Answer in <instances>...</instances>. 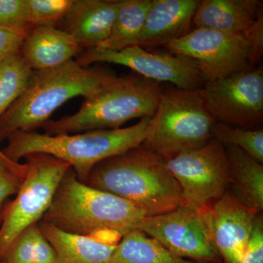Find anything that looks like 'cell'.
Listing matches in <instances>:
<instances>
[{"label":"cell","mask_w":263,"mask_h":263,"mask_svg":"<svg viewBox=\"0 0 263 263\" xmlns=\"http://www.w3.org/2000/svg\"><path fill=\"white\" fill-rule=\"evenodd\" d=\"M84 183L130 202L146 216L181 205L179 183L164 160L142 145L99 162Z\"/></svg>","instance_id":"cell-1"},{"label":"cell","mask_w":263,"mask_h":263,"mask_svg":"<svg viewBox=\"0 0 263 263\" xmlns=\"http://www.w3.org/2000/svg\"><path fill=\"white\" fill-rule=\"evenodd\" d=\"M117 76L71 60L48 70L33 71L28 87L0 118V143L17 131L34 132L70 99L94 95Z\"/></svg>","instance_id":"cell-2"},{"label":"cell","mask_w":263,"mask_h":263,"mask_svg":"<svg viewBox=\"0 0 263 263\" xmlns=\"http://www.w3.org/2000/svg\"><path fill=\"white\" fill-rule=\"evenodd\" d=\"M151 118H142L130 127L72 135L17 131L8 137V145L2 152L14 162L33 153L53 156L70 164L78 179L85 183L99 162L141 146L146 139Z\"/></svg>","instance_id":"cell-3"},{"label":"cell","mask_w":263,"mask_h":263,"mask_svg":"<svg viewBox=\"0 0 263 263\" xmlns=\"http://www.w3.org/2000/svg\"><path fill=\"white\" fill-rule=\"evenodd\" d=\"M146 216L130 202L83 183L70 167L42 221L71 234L91 235L108 230L124 235L137 230Z\"/></svg>","instance_id":"cell-4"},{"label":"cell","mask_w":263,"mask_h":263,"mask_svg":"<svg viewBox=\"0 0 263 263\" xmlns=\"http://www.w3.org/2000/svg\"><path fill=\"white\" fill-rule=\"evenodd\" d=\"M162 90L157 81L139 75L116 77L84 98L77 113L48 120L42 128L48 136L119 129L132 119L153 117Z\"/></svg>","instance_id":"cell-5"},{"label":"cell","mask_w":263,"mask_h":263,"mask_svg":"<svg viewBox=\"0 0 263 263\" xmlns=\"http://www.w3.org/2000/svg\"><path fill=\"white\" fill-rule=\"evenodd\" d=\"M216 122L208 108L202 88L162 90L142 146L164 160H168L212 140Z\"/></svg>","instance_id":"cell-6"},{"label":"cell","mask_w":263,"mask_h":263,"mask_svg":"<svg viewBox=\"0 0 263 263\" xmlns=\"http://www.w3.org/2000/svg\"><path fill=\"white\" fill-rule=\"evenodd\" d=\"M164 48L195 62L205 83L224 79L255 68L263 53V19L241 34L193 29Z\"/></svg>","instance_id":"cell-7"},{"label":"cell","mask_w":263,"mask_h":263,"mask_svg":"<svg viewBox=\"0 0 263 263\" xmlns=\"http://www.w3.org/2000/svg\"><path fill=\"white\" fill-rule=\"evenodd\" d=\"M24 158L27 176L13 201L5 206L0 226V259L22 232L42 220L60 181L72 167L47 154L33 153Z\"/></svg>","instance_id":"cell-8"},{"label":"cell","mask_w":263,"mask_h":263,"mask_svg":"<svg viewBox=\"0 0 263 263\" xmlns=\"http://www.w3.org/2000/svg\"><path fill=\"white\" fill-rule=\"evenodd\" d=\"M164 162L179 183L181 207L194 211L211 209L228 191L229 161L224 145L214 138Z\"/></svg>","instance_id":"cell-9"},{"label":"cell","mask_w":263,"mask_h":263,"mask_svg":"<svg viewBox=\"0 0 263 263\" xmlns=\"http://www.w3.org/2000/svg\"><path fill=\"white\" fill-rule=\"evenodd\" d=\"M211 209L194 211L179 207L160 215L146 216L137 230L181 258L199 263H223L214 243Z\"/></svg>","instance_id":"cell-10"},{"label":"cell","mask_w":263,"mask_h":263,"mask_svg":"<svg viewBox=\"0 0 263 263\" xmlns=\"http://www.w3.org/2000/svg\"><path fill=\"white\" fill-rule=\"evenodd\" d=\"M202 90L216 122L254 130L262 129V67L208 81Z\"/></svg>","instance_id":"cell-11"},{"label":"cell","mask_w":263,"mask_h":263,"mask_svg":"<svg viewBox=\"0 0 263 263\" xmlns=\"http://www.w3.org/2000/svg\"><path fill=\"white\" fill-rule=\"evenodd\" d=\"M76 61L81 66L107 62L129 67L138 75L157 82H168L181 89H200L205 79L195 62L171 53H152L139 46L120 50H82Z\"/></svg>","instance_id":"cell-12"},{"label":"cell","mask_w":263,"mask_h":263,"mask_svg":"<svg viewBox=\"0 0 263 263\" xmlns=\"http://www.w3.org/2000/svg\"><path fill=\"white\" fill-rule=\"evenodd\" d=\"M211 210L214 243L223 263H240L258 214L228 191Z\"/></svg>","instance_id":"cell-13"},{"label":"cell","mask_w":263,"mask_h":263,"mask_svg":"<svg viewBox=\"0 0 263 263\" xmlns=\"http://www.w3.org/2000/svg\"><path fill=\"white\" fill-rule=\"evenodd\" d=\"M198 3V0H152L133 46H165L186 35L192 30Z\"/></svg>","instance_id":"cell-14"},{"label":"cell","mask_w":263,"mask_h":263,"mask_svg":"<svg viewBox=\"0 0 263 263\" xmlns=\"http://www.w3.org/2000/svg\"><path fill=\"white\" fill-rule=\"evenodd\" d=\"M118 1L73 0L62 19V30L70 34L81 49L98 47L111 32Z\"/></svg>","instance_id":"cell-15"},{"label":"cell","mask_w":263,"mask_h":263,"mask_svg":"<svg viewBox=\"0 0 263 263\" xmlns=\"http://www.w3.org/2000/svg\"><path fill=\"white\" fill-rule=\"evenodd\" d=\"M259 0H202L193 20L194 29H206L241 34L254 28L263 19Z\"/></svg>","instance_id":"cell-16"},{"label":"cell","mask_w":263,"mask_h":263,"mask_svg":"<svg viewBox=\"0 0 263 263\" xmlns=\"http://www.w3.org/2000/svg\"><path fill=\"white\" fill-rule=\"evenodd\" d=\"M82 51L68 33L53 26L32 27L22 45L24 60L32 70L54 68L73 60Z\"/></svg>","instance_id":"cell-17"},{"label":"cell","mask_w":263,"mask_h":263,"mask_svg":"<svg viewBox=\"0 0 263 263\" xmlns=\"http://www.w3.org/2000/svg\"><path fill=\"white\" fill-rule=\"evenodd\" d=\"M38 226L54 249L57 263H111L117 245L101 243L89 235L65 233L42 220Z\"/></svg>","instance_id":"cell-18"},{"label":"cell","mask_w":263,"mask_h":263,"mask_svg":"<svg viewBox=\"0 0 263 263\" xmlns=\"http://www.w3.org/2000/svg\"><path fill=\"white\" fill-rule=\"evenodd\" d=\"M229 161L230 183L240 200L257 214L263 210V165L245 151L224 145Z\"/></svg>","instance_id":"cell-19"},{"label":"cell","mask_w":263,"mask_h":263,"mask_svg":"<svg viewBox=\"0 0 263 263\" xmlns=\"http://www.w3.org/2000/svg\"><path fill=\"white\" fill-rule=\"evenodd\" d=\"M111 263H199L181 258L139 230L128 232L114 249Z\"/></svg>","instance_id":"cell-20"},{"label":"cell","mask_w":263,"mask_h":263,"mask_svg":"<svg viewBox=\"0 0 263 263\" xmlns=\"http://www.w3.org/2000/svg\"><path fill=\"white\" fill-rule=\"evenodd\" d=\"M152 0H120L110 35L97 48L120 50L134 45L139 36Z\"/></svg>","instance_id":"cell-21"},{"label":"cell","mask_w":263,"mask_h":263,"mask_svg":"<svg viewBox=\"0 0 263 263\" xmlns=\"http://www.w3.org/2000/svg\"><path fill=\"white\" fill-rule=\"evenodd\" d=\"M0 263H57V257L37 223L24 230L15 238Z\"/></svg>","instance_id":"cell-22"},{"label":"cell","mask_w":263,"mask_h":263,"mask_svg":"<svg viewBox=\"0 0 263 263\" xmlns=\"http://www.w3.org/2000/svg\"><path fill=\"white\" fill-rule=\"evenodd\" d=\"M33 71L21 52L0 62V118L25 92Z\"/></svg>","instance_id":"cell-23"},{"label":"cell","mask_w":263,"mask_h":263,"mask_svg":"<svg viewBox=\"0 0 263 263\" xmlns=\"http://www.w3.org/2000/svg\"><path fill=\"white\" fill-rule=\"evenodd\" d=\"M213 138L223 145H233L263 163V129H248L216 122Z\"/></svg>","instance_id":"cell-24"},{"label":"cell","mask_w":263,"mask_h":263,"mask_svg":"<svg viewBox=\"0 0 263 263\" xmlns=\"http://www.w3.org/2000/svg\"><path fill=\"white\" fill-rule=\"evenodd\" d=\"M31 27H56L70 9L73 0H26Z\"/></svg>","instance_id":"cell-25"},{"label":"cell","mask_w":263,"mask_h":263,"mask_svg":"<svg viewBox=\"0 0 263 263\" xmlns=\"http://www.w3.org/2000/svg\"><path fill=\"white\" fill-rule=\"evenodd\" d=\"M27 165L25 163L10 160L6 156L0 157V226L7 199L16 195L27 176Z\"/></svg>","instance_id":"cell-26"},{"label":"cell","mask_w":263,"mask_h":263,"mask_svg":"<svg viewBox=\"0 0 263 263\" xmlns=\"http://www.w3.org/2000/svg\"><path fill=\"white\" fill-rule=\"evenodd\" d=\"M0 27L27 35L32 27L26 0H0Z\"/></svg>","instance_id":"cell-27"},{"label":"cell","mask_w":263,"mask_h":263,"mask_svg":"<svg viewBox=\"0 0 263 263\" xmlns=\"http://www.w3.org/2000/svg\"><path fill=\"white\" fill-rule=\"evenodd\" d=\"M240 263H263V216L257 214Z\"/></svg>","instance_id":"cell-28"},{"label":"cell","mask_w":263,"mask_h":263,"mask_svg":"<svg viewBox=\"0 0 263 263\" xmlns=\"http://www.w3.org/2000/svg\"><path fill=\"white\" fill-rule=\"evenodd\" d=\"M25 34L0 27V62L21 52Z\"/></svg>","instance_id":"cell-29"}]
</instances>
